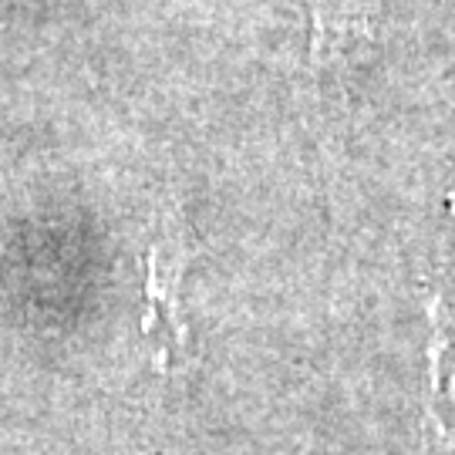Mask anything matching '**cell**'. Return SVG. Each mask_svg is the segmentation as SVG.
I'll use <instances>...</instances> for the list:
<instances>
[{"mask_svg": "<svg viewBox=\"0 0 455 455\" xmlns=\"http://www.w3.org/2000/svg\"><path fill=\"white\" fill-rule=\"evenodd\" d=\"M189 246L180 227H165L148 246L146 270V314H142V334L152 341L156 364L169 368L176 351H186L189 327L182 317V280H186Z\"/></svg>", "mask_w": 455, "mask_h": 455, "instance_id": "obj_1", "label": "cell"}, {"mask_svg": "<svg viewBox=\"0 0 455 455\" xmlns=\"http://www.w3.org/2000/svg\"><path fill=\"white\" fill-rule=\"evenodd\" d=\"M455 381L449 374V334L442 324L439 300L432 304V341H428V391H425V449L428 455H452Z\"/></svg>", "mask_w": 455, "mask_h": 455, "instance_id": "obj_2", "label": "cell"}]
</instances>
